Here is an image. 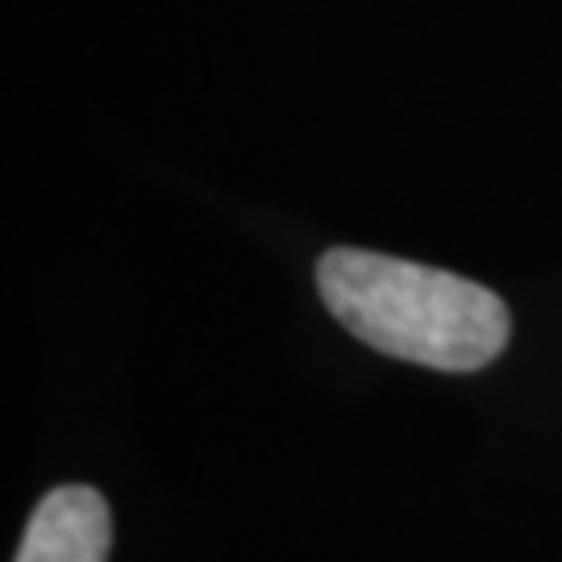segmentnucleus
<instances>
[{"instance_id":"1","label":"nucleus","mask_w":562,"mask_h":562,"mask_svg":"<svg viewBox=\"0 0 562 562\" xmlns=\"http://www.w3.org/2000/svg\"><path fill=\"white\" fill-rule=\"evenodd\" d=\"M325 308L383 355L434 371H480L508 346V308L475 280L338 246L317 262Z\"/></svg>"},{"instance_id":"2","label":"nucleus","mask_w":562,"mask_h":562,"mask_svg":"<svg viewBox=\"0 0 562 562\" xmlns=\"http://www.w3.org/2000/svg\"><path fill=\"white\" fill-rule=\"evenodd\" d=\"M113 546V513L97 487L46 492L25 525L13 562H104Z\"/></svg>"}]
</instances>
